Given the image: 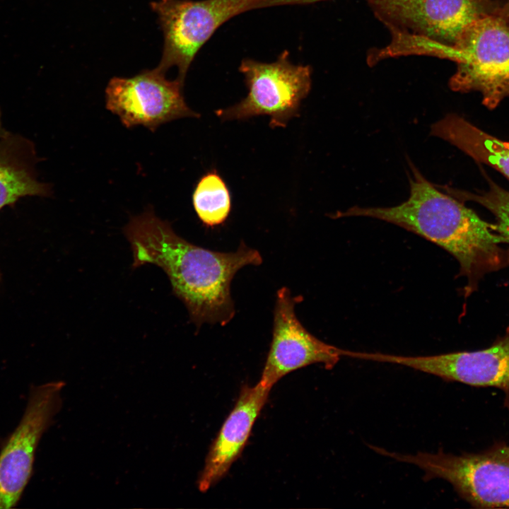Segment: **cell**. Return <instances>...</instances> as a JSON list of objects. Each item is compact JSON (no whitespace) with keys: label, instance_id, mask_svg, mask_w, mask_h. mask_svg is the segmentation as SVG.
<instances>
[{"label":"cell","instance_id":"obj_1","mask_svg":"<svg viewBox=\"0 0 509 509\" xmlns=\"http://www.w3.org/2000/svg\"><path fill=\"white\" fill-rule=\"evenodd\" d=\"M124 232L133 252L132 267L153 264L162 268L198 329L204 323L224 326L233 319L230 283L235 274L245 266L262 263L259 251L244 242L235 252H221L185 240L151 207L131 217Z\"/></svg>","mask_w":509,"mask_h":509},{"label":"cell","instance_id":"obj_2","mask_svg":"<svg viewBox=\"0 0 509 509\" xmlns=\"http://www.w3.org/2000/svg\"><path fill=\"white\" fill-rule=\"evenodd\" d=\"M410 195L390 207L353 206L332 214L333 218L368 217L386 221L436 244L458 262V276L465 277L466 299L488 274L509 266V248L495 223L481 219L473 210L428 181L409 162Z\"/></svg>","mask_w":509,"mask_h":509},{"label":"cell","instance_id":"obj_3","mask_svg":"<svg viewBox=\"0 0 509 509\" xmlns=\"http://www.w3.org/2000/svg\"><path fill=\"white\" fill-rule=\"evenodd\" d=\"M291 0H159L150 4L163 35L161 59L157 68L177 69L185 81L196 55L225 23L250 10L291 5Z\"/></svg>","mask_w":509,"mask_h":509},{"label":"cell","instance_id":"obj_4","mask_svg":"<svg viewBox=\"0 0 509 509\" xmlns=\"http://www.w3.org/2000/svg\"><path fill=\"white\" fill-rule=\"evenodd\" d=\"M376 452L411 464L424 472L423 479L449 482L458 496L477 508H509V445L496 442L480 452L456 455L440 449L435 453L399 454L373 446Z\"/></svg>","mask_w":509,"mask_h":509},{"label":"cell","instance_id":"obj_5","mask_svg":"<svg viewBox=\"0 0 509 509\" xmlns=\"http://www.w3.org/2000/svg\"><path fill=\"white\" fill-rule=\"evenodd\" d=\"M415 52L433 54L456 61L457 71L450 81L453 90H481L486 105L500 100L498 90L506 80L502 69L509 64V26L501 19L481 16L452 45L419 39Z\"/></svg>","mask_w":509,"mask_h":509},{"label":"cell","instance_id":"obj_6","mask_svg":"<svg viewBox=\"0 0 509 509\" xmlns=\"http://www.w3.org/2000/svg\"><path fill=\"white\" fill-rule=\"evenodd\" d=\"M239 71L244 76L247 94L238 103L216 111L222 120H242L259 115L270 118L269 125L284 127L299 115L301 101L311 89L310 66L294 64L288 51L272 62L243 59Z\"/></svg>","mask_w":509,"mask_h":509},{"label":"cell","instance_id":"obj_7","mask_svg":"<svg viewBox=\"0 0 509 509\" xmlns=\"http://www.w3.org/2000/svg\"><path fill=\"white\" fill-rule=\"evenodd\" d=\"M62 381L33 386L18 425L0 452V509L14 508L33 470L39 442L62 405Z\"/></svg>","mask_w":509,"mask_h":509},{"label":"cell","instance_id":"obj_8","mask_svg":"<svg viewBox=\"0 0 509 509\" xmlns=\"http://www.w3.org/2000/svg\"><path fill=\"white\" fill-rule=\"evenodd\" d=\"M183 85L166 78L157 67L132 77H113L105 89L106 107L127 128L143 126L155 131L175 119L199 117L185 100Z\"/></svg>","mask_w":509,"mask_h":509},{"label":"cell","instance_id":"obj_9","mask_svg":"<svg viewBox=\"0 0 509 509\" xmlns=\"http://www.w3.org/2000/svg\"><path fill=\"white\" fill-rule=\"evenodd\" d=\"M361 358L406 366L447 382L473 387H496L504 393L509 410V327L488 348L431 356H400L361 352Z\"/></svg>","mask_w":509,"mask_h":509},{"label":"cell","instance_id":"obj_10","mask_svg":"<svg viewBox=\"0 0 509 509\" xmlns=\"http://www.w3.org/2000/svg\"><path fill=\"white\" fill-rule=\"evenodd\" d=\"M290 290H278L274 315L272 340L259 381L272 387L281 378L309 365L322 364L332 369L341 359V349L310 333L298 320Z\"/></svg>","mask_w":509,"mask_h":509},{"label":"cell","instance_id":"obj_11","mask_svg":"<svg viewBox=\"0 0 509 509\" xmlns=\"http://www.w3.org/2000/svg\"><path fill=\"white\" fill-rule=\"evenodd\" d=\"M380 17L411 28L415 35L452 45L479 17L476 0H368Z\"/></svg>","mask_w":509,"mask_h":509},{"label":"cell","instance_id":"obj_12","mask_svg":"<svg viewBox=\"0 0 509 509\" xmlns=\"http://www.w3.org/2000/svg\"><path fill=\"white\" fill-rule=\"evenodd\" d=\"M271 389L260 381L254 386L242 387L206 457L198 480L201 491H206L221 479L240 457Z\"/></svg>","mask_w":509,"mask_h":509},{"label":"cell","instance_id":"obj_13","mask_svg":"<svg viewBox=\"0 0 509 509\" xmlns=\"http://www.w3.org/2000/svg\"><path fill=\"white\" fill-rule=\"evenodd\" d=\"M38 160L35 145L28 138L10 131L0 136V211L23 197L51 195L50 185L37 178Z\"/></svg>","mask_w":509,"mask_h":509},{"label":"cell","instance_id":"obj_14","mask_svg":"<svg viewBox=\"0 0 509 509\" xmlns=\"http://www.w3.org/2000/svg\"><path fill=\"white\" fill-rule=\"evenodd\" d=\"M431 135L447 141L476 162L493 167L509 178V142L490 135L454 113L434 123Z\"/></svg>","mask_w":509,"mask_h":509},{"label":"cell","instance_id":"obj_15","mask_svg":"<svg viewBox=\"0 0 509 509\" xmlns=\"http://www.w3.org/2000/svg\"><path fill=\"white\" fill-rule=\"evenodd\" d=\"M192 204L206 226H216L227 219L231 210V196L216 170L209 171L199 179L193 192Z\"/></svg>","mask_w":509,"mask_h":509},{"label":"cell","instance_id":"obj_16","mask_svg":"<svg viewBox=\"0 0 509 509\" xmlns=\"http://www.w3.org/2000/svg\"><path fill=\"white\" fill-rule=\"evenodd\" d=\"M448 194L462 200L475 201L491 212L496 218V230L504 244H509V190L490 182L489 189L481 194H473L449 187H442Z\"/></svg>","mask_w":509,"mask_h":509},{"label":"cell","instance_id":"obj_17","mask_svg":"<svg viewBox=\"0 0 509 509\" xmlns=\"http://www.w3.org/2000/svg\"><path fill=\"white\" fill-rule=\"evenodd\" d=\"M502 76L509 81V64L502 69Z\"/></svg>","mask_w":509,"mask_h":509},{"label":"cell","instance_id":"obj_18","mask_svg":"<svg viewBox=\"0 0 509 509\" xmlns=\"http://www.w3.org/2000/svg\"><path fill=\"white\" fill-rule=\"evenodd\" d=\"M320 1H322V0H320Z\"/></svg>","mask_w":509,"mask_h":509}]
</instances>
